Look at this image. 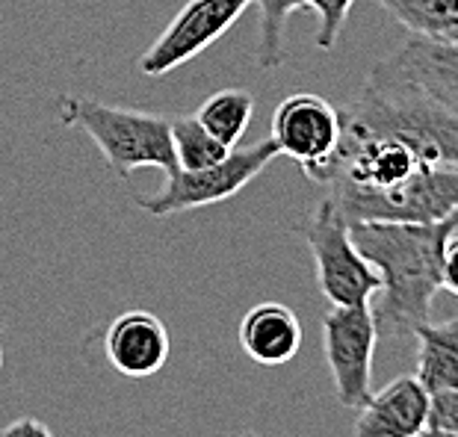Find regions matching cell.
<instances>
[{
    "label": "cell",
    "mask_w": 458,
    "mask_h": 437,
    "mask_svg": "<svg viewBox=\"0 0 458 437\" xmlns=\"http://www.w3.org/2000/svg\"><path fill=\"white\" fill-rule=\"evenodd\" d=\"M458 228V210L432 225L414 222H352V240L382 278L373 307L378 337L414 334L428 323L435 293L441 290L446 237Z\"/></svg>",
    "instance_id": "1"
},
{
    "label": "cell",
    "mask_w": 458,
    "mask_h": 437,
    "mask_svg": "<svg viewBox=\"0 0 458 437\" xmlns=\"http://www.w3.org/2000/svg\"><path fill=\"white\" fill-rule=\"evenodd\" d=\"M340 124L405 142L423 163L458 166V113L435 101L394 56L369 68L358 95L340 110Z\"/></svg>",
    "instance_id": "2"
},
{
    "label": "cell",
    "mask_w": 458,
    "mask_h": 437,
    "mask_svg": "<svg viewBox=\"0 0 458 437\" xmlns=\"http://www.w3.org/2000/svg\"><path fill=\"white\" fill-rule=\"evenodd\" d=\"M56 115L65 128L89 136L104 154L106 166L122 181H128L136 169H160L163 174L178 169L172 122L165 115L104 104L86 95H63L56 101Z\"/></svg>",
    "instance_id": "3"
},
{
    "label": "cell",
    "mask_w": 458,
    "mask_h": 437,
    "mask_svg": "<svg viewBox=\"0 0 458 437\" xmlns=\"http://www.w3.org/2000/svg\"><path fill=\"white\" fill-rule=\"evenodd\" d=\"M299 234L317 260V284L328 305H369L378 296L382 278L360 255L352 225L328 196L301 219Z\"/></svg>",
    "instance_id": "4"
},
{
    "label": "cell",
    "mask_w": 458,
    "mask_h": 437,
    "mask_svg": "<svg viewBox=\"0 0 458 437\" xmlns=\"http://www.w3.org/2000/svg\"><path fill=\"white\" fill-rule=\"evenodd\" d=\"M328 198L337 210L352 222H414V225H432V222L450 219L458 210V166H437L426 163L411 178L387 192H358L335 189Z\"/></svg>",
    "instance_id": "5"
},
{
    "label": "cell",
    "mask_w": 458,
    "mask_h": 437,
    "mask_svg": "<svg viewBox=\"0 0 458 437\" xmlns=\"http://www.w3.org/2000/svg\"><path fill=\"white\" fill-rule=\"evenodd\" d=\"M276 157L278 148L272 145V139H263L258 145H249V148H233L216 166L172 169L165 172V181L157 192L136 198V207L145 210L154 219L210 207V204L233 198L240 189H246Z\"/></svg>",
    "instance_id": "6"
},
{
    "label": "cell",
    "mask_w": 458,
    "mask_h": 437,
    "mask_svg": "<svg viewBox=\"0 0 458 437\" xmlns=\"http://www.w3.org/2000/svg\"><path fill=\"white\" fill-rule=\"evenodd\" d=\"M378 343L369 305H331L323 316L326 364L344 408H360L373 393V357Z\"/></svg>",
    "instance_id": "7"
},
{
    "label": "cell",
    "mask_w": 458,
    "mask_h": 437,
    "mask_svg": "<svg viewBox=\"0 0 458 437\" xmlns=\"http://www.w3.org/2000/svg\"><path fill=\"white\" fill-rule=\"evenodd\" d=\"M269 139L310 181L319 183L340 145V110L314 92H296L284 98L269 122Z\"/></svg>",
    "instance_id": "8"
},
{
    "label": "cell",
    "mask_w": 458,
    "mask_h": 437,
    "mask_svg": "<svg viewBox=\"0 0 458 437\" xmlns=\"http://www.w3.org/2000/svg\"><path fill=\"white\" fill-rule=\"evenodd\" d=\"M255 0H190L172 18L169 27L142 54L140 71L145 77H165L183 63L196 60L213 42H219Z\"/></svg>",
    "instance_id": "9"
},
{
    "label": "cell",
    "mask_w": 458,
    "mask_h": 437,
    "mask_svg": "<svg viewBox=\"0 0 458 437\" xmlns=\"http://www.w3.org/2000/svg\"><path fill=\"white\" fill-rule=\"evenodd\" d=\"M169 332L151 310H128L104 334V352L113 370L128 378H148L169 361Z\"/></svg>",
    "instance_id": "10"
},
{
    "label": "cell",
    "mask_w": 458,
    "mask_h": 437,
    "mask_svg": "<svg viewBox=\"0 0 458 437\" xmlns=\"http://www.w3.org/2000/svg\"><path fill=\"white\" fill-rule=\"evenodd\" d=\"M432 393L417 375H399L358 408L352 437H414L428 425Z\"/></svg>",
    "instance_id": "11"
},
{
    "label": "cell",
    "mask_w": 458,
    "mask_h": 437,
    "mask_svg": "<svg viewBox=\"0 0 458 437\" xmlns=\"http://www.w3.org/2000/svg\"><path fill=\"white\" fill-rule=\"evenodd\" d=\"M240 346L255 364H290L301 349L299 316L281 302H260L240 319Z\"/></svg>",
    "instance_id": "12"
},
{
    "label": "cell",
    "mask_w": 458,
    "mask_h": 437,
    "mask_svg": "<svg viewBox=\"0 0 458 437\" xmlns=\"http://www.w3.org/2000/svg\"><path fill=\"white\" fill-rule=\"evenodd\" d=\"M394 60L414 77L423 89L441 101L446 110L458 113V42H426L411 36L394 54Z\"/></svg>",
    "instance_id": "13"
},
{
    "label": "cell",
    "mask_w": 458,
    "mask_h": 437,
    "mask_svg": "<svg viewBox=\"0 0 458 437\" xmlns=\"http://www.w3.org/2000/svg\"><path fill=\"white\" fill-rule=\"evenodd\" d=\"M417 337V382L428 393L458 391V316L446 323H423Z\"/></svg>",
    "instance_id": "14"
},
{
    "label": "cell",
    "mask_w": 458,
    "mask_h": 437,
    "mask_svg": "<svg viewBox=\"0 0 458 437\" xmlns=\"http://www.w3.org/2000/svg\"><path fill=\"white\" fill-rule=\"evenodd\" d=\"M408 33L426 42H458V0H376Z\"/></svg>",
    "instance_id": "15"
},
{
    "label": "cell",
    "mask_w": 458,
    "mask_h": 437,
    "mask_svg": "<svg viewBox=\"0 0 458 437\" xmlns=\"http://www.w3.org/2000/svg\"><path fill=\"white\" fill-rule=\"evenodd\" d=\"M251 115H255V98L246 89H219L199 106L196 119L201 128L213 133L222 145L237 148L240 139L246 136Z\"/></svg>",
    "instance_id": "16"
},
{
    "label": "cell",
    "mask_w": 458,
    "mask_h": 437,
    "mask_svg": "<svg viewBox=\"0 0 458 437\" xmlns=\"http://www.w3.org/2000/svg\"><path fill=\"white\" fill-rule=\"evenodd\" d=\"M172 122V142L178 169H208L228 157L233 148L222 145L216 136L201 128L196 115H174Z\"/></svg>",
    "instance_id": "17"
},
{
    "label": "cell",
    "mask_w": 458,
    "mask_h": 437,
    "mask_svg": "<svg viewBox=\"0 0 458 437\" xmlns=\"http://www.w3.org/2000/svg\"><path fill=\"white\" fill-rule=\"evenodd\" d=\"M260 9L258 30V65L263 71H276L284 65V33L290 15L305 9V0H255Z\"/></svg>",
    "instance_id": "18"
},
{
    "label": "cell",
    "mask_w": 458,
    "mask_h": 437,
    "mask_svg": "<svg viewBox=\"0 0 458 437\" xmlns=\"http://www.w3.org/2000/svg\"><path fill=\"white\" fill-rule=\"evenodd\" d=\"M308 9H314L317 13V36L314 42L319 51H335L340 33H344L346 27V18L352 13L355 0H305Z\"/></svg>",
    "instance_id": "19"
},
{
    "label": "cell",
    "mask_w": 458,
    "mask_h": 437,
    "mask_svg": "<svg viewBox=\"0 0 458 437\" xmlns=\"http://www.w3.org/2000/svg\"><path fill=\"white\" fill-rule=\"evenodd\" d=\"M428 425L458 434V391L432 393V405H428Z\"/></svg>",
    "instance_id": "20"
},
{
    "label": "cell",
    "mask_w": 458,
    "mask_h": 437,
    "mask_svg": "<svg viewBox=\"0 0 458 437\" xmlns=\"http://www.w3.org/2000/svg\"><path fill=\"white\" fill-rule=\"evenodd\" d=\"M441 290H450L458 296V231L446 237L444 246V260H441Z\"/></svg>",
    "instance_id": "21"
},
{
    "label": "cell",
    "mask_w": 458,
    "mask_h": 437,
    "mask_svg": "<svg viewBox=\"0 0 458 437\" xmlns=\"http://www.w3.org/2000/svg\"><path fill=\"white\" fill-rule=\"evenodd\" d=\"M0 437H54V434L45 423L33 420V416H21V420L9 423L6 429L0 432Z\"/></svg>",
    "instance_id": "22"
},
{
    "label": "cell",
    "mask_w": 458,
    "mask_h": 437,
    "mask_svg": "<svg viewBox=\"0 0 458 437\" xmlns=\"http://www.w3.org/2000/svg\"><path fill=\"white\" fill-rule=\"evenodd\" d=\"M414 437H458L455 432H446V429H435V425H426L423 432H417Z\"/></svg>",
    "instance_id": "23"
},
{
    "label": "cell",
    "mask_w": 458,
    "mask_h": 437,
    "mask_svg": "<svg viewBox=\"0 0 458 437\" xmlns=\"http://www.w3.org/2000/svg\"><path fill=\"white\" fill-rule=\"evenodd\" d=\"M242 437H258V434H251V432H246V434H242Z\"/></svg>",
    "instance_id": "24"
},
{
    "label": "cell",
    "mask_w": 458,
    "mask_h": 437,
    "mask_svg": "<svg viewBox=\"0 0 458 437\" xmlns=\"http://www.w3.org/2000/svg\"><path fill=\"white\" fill-rule=\"evenodd\" d=\"M455 231H458V228H455Z\"/></svg>",
    "instance_id": "25"
}]
</instances>
